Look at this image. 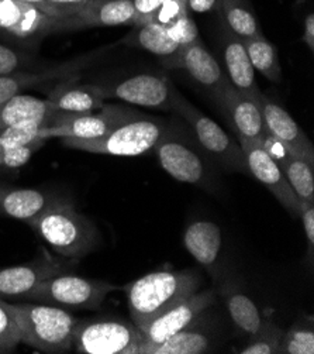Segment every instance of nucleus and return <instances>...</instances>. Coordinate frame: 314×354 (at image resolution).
<instances>
[{
	"label": "nucleus",
	"mask_w": 314,
	"mask_h": 354,
	"mask_svg": "<svg viewBox=\"0 0 314 354\" xmlns=\"http://www.w3.org/2000/svg\"><path fill=\"white\" fill-rule=\"evenodd\" d=\"M203 315V313H202ZM202 315L186 329L158 344H139L138 354H202L213 348V335L202 328Z\"/></svg>",
	"instance_id": "obj_23"
},
{
	"label": "nucleus",
	"mask_w": 314,
	"mask_h": 354,
	"mask_svg": "<svg viewBox=\"0 0 314 354\" xmlns=\"http://www.w3.org/2000/svg\"><path fill=\"white\" fill-rule=\"evenodd\" d=\"M55 113L48 99L19 93L0 106V129L24 123L50 126Z\"/></svg>",
	"instance_id": "obj_25"
},
{
	"label": "nucleus",
	"mask_w": 314,
	"mask_h": 354,
	"mask_svg": "<svg viewBox=\"0 0 314 354\" xmlns=\"http://www.w3.org/2000/svg\"><path fill=\"white\" fill-rule=\"evenodd\" d=\"M106 99L144 106L157 111H173L177 88L159 74H135L113 82H99Z\"/></svg>",
	"instance_id": "obj_12"
},
{
	"label": "nucleus",
	"mask_w": 314,
	"mask_h": 354,
	"mask_svg": "<svg viewBox=\"0 0 314 354\" xmlns=\"http://www.w3.org/2000/svg\"><path fill=\"white\" fill-rule=\"evenodd\" d=\"M199 150L196 141L193 143L179 126L168 123L153 151H155L161 167L173 180L212 191L210 171Z\"/></svg>",
	"instance_id": "obj_8"
},
{
	"label": "nucleus",
	"mask_w": 314,
	"mask_h": 354,
	"mask_svg": "<svg viewBox=\"0 0 314 354\" xmlns=\"http://www.w3.org/2000/svg\"><path fill=\"white\" fill-rule=\"evenodd\" d=\"M222 58L224 74L228 84L238 92L257 99L259 88L255 80V69L250 61L246 46L233 35L224 31L222 37Z\"/></svg>",
	"instance_id": "obj_21"
},
{
	"label": "nucleus",
	"mask_w": 314,
	"mask_h": 354,
	"mask_svg": "<svg viewBox=\"0 0 314 354\" xmlns=\"http://www.w3.org/2000/svg\"><path fill=\"white\" fill-rule=\"evenodd\" d=\"M173 112L181 115L193 131L197 147L228 172L250 174L238 141L230 137L215 120L207 118L177 91L173 97Z\"/></svg>",
	"instance_id": "obj_5"
},
{
	"label": "nucleus",
	"mask_w": 314,
	"mask_h": 354,
	"mask_svg": "<svg viewBox=\"0 0 314 354\" xmlns=\"http://www.w3.org/2000/svg\"><path fill=\"white\" fill-rule=\"evenodd\" d=\"M47 253L27 264L0 268V298H26L43 281L61 274L68 266Z\"/></svg>",
	"instance_id": "obj_17"
},
{
	"label": "nucleus",
	"mask_w": 314,
	"mask_h": 354,
	"mask_svg": "<svg viewBox=\"0 0 314 354\" xmlns=\"http://www.w3.org/2000/svg\"><path fill=\"white\" fill-rule=\"evenodd\" d=\"M279 167L284 171L297 199L314 203V167L292 154L279 162Z\"/></svg>",
	"instance_id": "obj_30"
},
{
	"label": "nucleus",
	"mask_w": 314,
	"mask_h": 354,
	"mask_svg": "<svg viewBox=\"0 0 314 354\" xmlns=\"http://www.w3.org/2000/svg\"><path fill=\"white\" fill-rule=\"evenodd\" d=\"M242 43L246 46L247 54L255 71H258L261 75L273 84H279L282 81L284 74L281 62H279L277 50L271 41L265 39V35Z\"/></svg>",
	"instance_id": "obj_29"
},
{
	"label": "nucleus",
	"mask_w": 314,
	"mask_h": 354,
	"mask_svg": "<svg viewBox=\"0 0 314 354\" xmlns=\"http://www.w3.org/2000/svg\"><path fill=\"white\" fill-rule=\"evenodd\" d=\"M188 15L189 12L186 6V0H165L162 6L153 16L150 23H155L162 27H169L170 24Z\"/></svg>",
	"instance_id": "obj_38"
},
{
	"label": "nucleus",
	"mask_w": 314,
	"mask_h": 354,
	"mask_svg": "<svg viewBox=\"0 0 314 354\" xmlns=\"http://www.w3.org/2000/svg\"><path fill=\"white\" fill-rule=\"evenodd\" d=\"M46 126L47 124L44 123H24L0 129V151L24 146L31 143V141L44 138L43 129Z\"/></svg>",
	"instance_id": "obj_34"
},
{
	"label": "nucleus",
	"mask_w": 314,
	"mask_h": 354,
	"mask_svg": "<svg viewBox=\"0 0 314 354\" xmlns=\"http://www.w3.org/2000/svg\"><path fill=\"white\" fill-rule=\"evenodd\" d=\"M119 290H123V287H117L109 281L61 272L43 281L26 298L62 309L96 310L112 292Z\"/></svg>",
	"instance_id": "obj_7"
},
{
	"label": "nucleus",
	"mask_w": 314,
	"mask_h": 354,
	"mask_svg": "<svg viewBox=\"0 0 314 354\" xmlns=\"http://www.w3.org/2000/svg\"><path fill=\"white\" fill-rule=\"evenodd\" d=\"M165 28L168 31L169 37L181 47H186L192 43L202 40L197 26H196L195 20L190 17V15L179 19L178 21H175Z\"/></svg>",
	"instance_id": "obj_37"
},
{
	"label": "nucleus",
	"mask_w": 314,
	"mask_h": 354,
	"mask_svg": "<svg viewBox=\"0 0 314 354\" xmlns=\"http://www.w3.org/2000/svg\"><path fill=\"white\" fill-rule=\"evenodd\" d=\"M48 140L40 138L36 141H31L28 145L13 147L9 150L0 151V169L6 168V169H17L27 164L30 158L36 154Z\"/></svg>",
	"instance_id": "obj_36"
},
{
	"label": "nucleus",
	"mask_w": 314,
	"mask_h": 354,
	"mask_svg": "<svg viewBox=\"0 0 314 354\" xmlns=\"http://www.w3.org/2000/svg\"><path fill=\"white\" fill-rule=\"evenodd\" d=\"M168 123L159 118L139 112L123 122L106 136L95 140L61 138L63 146L92 154L116 157H137L153 151Z\"/></svg>",
	"instance_id": "obj_4"
},
{
	"label": "nucleus",
	"mask_w": 314,
	"mask_h": 354,
	"mask_svg": "<svg viewBox=\"0 0 314 354\" xmlns=\"http://www.w3.org/2000/svg\"><path fill=\"white\" fill-rule=\"evenodd\" d=\"M284 337V329L279 328L275 322L266 319L258 333L250 336V342L244 346L239 354H277L281 348Z\"/></svg>",
	"instance_id": "obj_32"
},
{
	"label": "nucleus",
	"mask_w": 314,
	"mask_h": 354,
	"mask_svg": "<svg viewBox=\"0 0 314 354\" xmlns=\"http://www.w3.org/2000/svg\"><path fill=\"white\" fill-rule=\"evenodd\" d=\"M237 137L262 145L269 133L257 99L234 89L230 84L213 96Z\"/></svg>",
	"instance_id": "obj_15"
},
{
	"label": "nucleus",
	"mask_w": 314,
	"mask_h": 354,
	"mask_svg": "<svg viewBox=\"0 0 314 354\" xmlns=\"http://www.w3.org/2000/svg\"><path fill=\"white\" fill-rule=\"evenodd\" d=\"M89 0H48L54 15L59 19H68L78 9L86 5Z\"/></svg>",
	"instance_id": "obj_41"
},
{
	"label": "nucleus",
	"mask_w": 314,
	"mask_h": 354,
	"mask_svg": "<svg viewBox=\"0 0 314 354\" xmlns=\"http://www.w3.org/2000/svg\"><path fill=\"white\" fill-rule=\"evenodd\" d=\"M21 343L41 353L61 354L74 348L78 319L62 308L47 304H10Z\"/></svg>",
	"instance_id": "obj_3"
},
{
	"label": "nucleus",
	"mask_w": 314,
	"mask_h": 354,
	"mask_svg": "<svg viewBox=\"0 0 314 354\" xmlns=\"http://www.w3.org/2000/svg\"><path fill=\"white\" fill-rule=\"evenodd\" d=\"M257 102L261 108L268 133L288 149V151L307 161L314 167V147L307 134L295 122V119L276 102L259 92Z\"/></svg>",
	"instance_id": "obj_16"
},
{
	"label": "nucleus",
	"mask_w": 314,
	"mask_h": 354,
	"mask_svg": "<svg viewBox=\"0 0 314 354\" xmlns=\"http://www.w3.org/2000/svg\"><path fill=\"white\" fill-rule=\"evenodd\" d=\"M216 302V292L206 290L195 292L177 305L166 309L148 324L137 328L143 336V344H158L190 326L197 317Z\"/></svg>",
	"instance_id": "obj_13"
},
{
	"label": "nucleus",
	"mask_w": 314,
	"mask_h": 354,
	"mask_svg": "<svg viewBox=\"0 0 314 354\" xmlns=\"http://www.w3.org/2000/svg\"><path fill=\"white\" fill-rule=\"evenodd\" d=\"M65 20L17 0H0V41L39 53L47 37L65 32Z\"/></svg>",
	"instance_id": "obj_6"
},
{
	"label": "nucleus",
	"mask_w": 314,
	"mask_h": 354,
	"mask_svg": "<svg viewBox=\"0 0 314 354\" xmlns=\"http://www.w3.org/2000/svg\"><path fill=\"white\" fill-rule=\"evenodd\" d=\"M0 354H2V351H0Z\"/></svg>",
	"instance_id": "obj_45"
},
{
	"label": "nucleus",
	"mask_w": 314,
	"mask_h": 354,
	"mask_svg": "<svg viewBox=\"0 0 314 354\" xmlns=\"http://www.w3.org/2000/svg\"><path fill=\"white\" fill-rule=\"evenodd\" d=\"M165 68L185 71L190 80L210 93L212 97L228 85L222 65L208 53L202 40L184 47L178 57Z\"/></svg>",
	"instance_id": "obj_18"
},
{
	"label": "nucleus",
	"mask_w": 314,
	"mask_h": 354,
	"mask_svg": "<svg viewBox=\"0 0 314 354\" xmlns=\"http://www.w3.org/2000/svg\"><path fill=\"white\" fill-rule=\"evenodd\" d=\"M143 336L134 324L121 319L78 321L74 348L79 354H138Z\"/></svg>",
	"instance_id": "obj_9"
},
{
	"label": "nucleus",
	"mask_w": 314,
	"mask_h": 354,
	"mask_svg": "<svg viewBox=\"0 0 314 354\" xmlns=\"http://www.w3.org/2000/svg\"><path fill=\"white\" fill-rule=\"evenodd\" d=\"M303 43L313 53L314 50V15L308 13L303 20Z\"/></svg>",
	"instance_id": "obj_43"
},
{
	"label": "nucleus",
	"mask_w": 314,
	"mask_h": 354,
	"mask_svg": "<svg viewBox=\"0 0 314 354\" xmlns=\"http://www.w3.org/2000/svg\"><path fill=\"white\" fill-rule=\"evenodd\" d=\"M119 26H137L133 0H89L65 20V32Z\"/></svg>",
	"instance_id": "obj_19"
},
{
	"label": "nucleus",
	"mask_w": 314,
	"mask_h": 354,
	"mask_svg": "<svg viewBox=\"0 0 314 354\" xmlns=\"http://www.w3.org/2000/svg\"><path fill=\"white\" fill-rule=\"evenodd\" d=\"M216 13L224 31L241 41L264 35L251 0H220Z\"/></svg>",
	"instance_id": "obj_27"
},
{
	"label": "nucleus",
	"mask_w": 314,
	"mask_h": 354,
	"mask_svg": "<svg viewBox=\"0 0 314 354\" xmlns=\"http://www.w3.org/2000/svg\"><path fill=\"white\" fill-rule=\"evenodd\" d=\"M139 112L119 104H104L101 109L89 113L57 112L51 124L43 129L44 138H81L95 140L110 133L123 122Z\"/></svg>",
	"instance_id": "obj_10"
},
{
	"label": "nucleus",
	"mask_w": 314,
	"mask_h": 354,
	"mask_svg": "<svg viewBox=\"0 0 314 354\" xmlns=\"http://www.w3.org/2000/svg\"><path fill=\"white\" fill-rule=\"evenodd\" d=\"M220 0H186L188 12L195 15H206L216 12Z\"/></svg>",
	"instance_id": "obj_42"
},
{
	"label": "nucleus",
	"mask_w": 314,
	"mask_h": 354,
	"mask_svg": "<svg viewBox=\"0 0 314 354\" xmlns=\"http://www.w3.org/2000/svg\"><path fill=\"white\" fill-rule=\"evenodd\" d=\"M184 244L189 254L203 267L213 268L222 250L220 227L208 221H196L188 226Z\"/></svg>",
	"instance_id": "obj_26"
},
{
	"label": "nucleus",
	"mask_w": 314,
	"mask_h": 354,
	"mask_svg": "<svg viewBox=\"0 0 314 354\" xmlns=\"http://www.w3.org/2000/svg\"><path fill=\"white\" fill-rule=\"evenodd\" d=\"M17 2L31 5V6H34V8L40 9L41 12H44V13H46V15H48V16L57 17V16L54 15V12H52V9H51L50 3H48V0H17ZM57 19H59V17H57Z\"/></svg>",
	"instance_id": "obj_44"
},
{
	"label": "nucleus",
	"mask_w": 314,
	"mask_h": 354,
	"mask_svg": "<svg viewBox=\"0 0 314 354\" xmlns=\"http://www.w3.org/2000/svg\"><path fill=\"white\" fill-rule=\"evenodd\" d=\"M81 77L58 82L48 93L52 109L59 113H89L101 109L106 104L103 88L99 84H79Z\"/></svg>",
	"instance_id": "obj_20"
},
{
	"label": "nucleus",
	"mask_w": 314,
	"mask_h": 354,
	"mask_svg": "<svg viewBox=\"0 0 314 354\" xmlns=\"http://www.w3.org/2000/svg\"><path fill=\"white\" fill-rule=\"evenodd\" d=\"M119 44L151 53L161 58L164 66L175 59L184 48L169 37L165 27L155 23L133 26L131 31L119 41Z\"/></svg>",
	"instance_id": "obj_24"
},
{
	"label": "nucleus",
	"mask_w": 314,
	"mask_h": 354,
	"mask_svg": "<svg viewBox=\"0 0 314 354\" xmlns=\"http://www.w3.org/2000/svg\"><path fill=\"white\" fill-rule=\"evenodd\" d=\"M248 172L279 201L295 218H299V199L289 185L284 171L268 154V151L255 141L238 137Z\"/></svg>",
	"instance_id": "obj_14"
},
{
	"label": "nucleus",
	"mask_w": 314,
	"mask_h": 354,
	"mask_svg": "<svg viewBox=\"0 0 314 354\" xmlns=\"http://www.w3.org/2000/svg\"><path fill=\"white\" fill-rule=\"evenodd\" d=\"M113 46H104L90 53L63 62L50 64L36 71H20V73L0 75V106L10 97L23 93L31 88H40L52 82H61L74 77H81L84 71L90 68L106 54Z\"/></svg>",
	"instance_id": "obj_11"
},
{
	"label": "nucleus",
	"mask_w": 314,
	"mask_h": 354,
	"mask_svg": "<svg viewBox=\"0 0 314 354\" xmlns=\"http://www.w3.org/2000/svg\"><path fill=\"white\" fill-rule=\"evenodd\" d=\"M299 218L303 222V229L308 244V253L311 256L314 250V203L299 201Z\"/></svg>",
	"instance_id": "obj_39"
},
{
	"label": "nucleus",
	"mask_w": 314,
	"mask_h": 354,
	"mask_svg": "<svg viewBox=\"0 0 314 354\" xmlns=\"http://www.w3.org/2000/svg\"><path fill=\"white\" fill-rule=\"evenodd\" d=\"M21 343V333L10 304L0 298V351L12 353Z\"/></svg>",
	"instance_id": "obj_35"
},
{
	"label": "nucleus",
	"mask_w": 314,
	"mask_h": 354,
	"mask_svg": "<svg viewBox=\"0 0 314 354\" xmlns=\"http://www.w3.org/2000/svg\"><path fill=\"white\" fill-rule=\"evenodd\" d=\"M51 249L69 260H79L95 252L100 244L96 225L66 199L47 209L27 223Z\"/></svg>",
	"instance_id": "obj_2"
},
{
	"label": "nucleus",
	"mask_w": 314,
	"mask_h": 354,
	"mask_svg": "<svg viewBox=\"0 0 314 354\" xmlns=\"http://www.w3.org/2000/svg\"><path fill=\"white\" fill-rule=\"evenodd\" d=\"M37 53L21 50L0 41V75H9L20 71H36L48 66Z\"/></svg>",
	"instance_id": "obj_31"
},
{
	"label": "nucleus",
	"mask_w": 314,
	"mask_h": 354,
	"mask_svg": "<svg viewBox=\"0 0 314 354\" xmlns=\"http://www.w3.org/2000/svg\"><path fill=\"white\" fill-rule=\"evenodd\" d=\"M202 277L193 270H161L133 281L123 287L127 294L133 324L139 328L166 309L195 294Z\"/></svg>",
	"instance_id": "obj_1"
},
{
	"label": "nucleus",
	"mask_w": 314,
	"mask_h": 354,
	"mask_svg": "<svg viewBox=\"0 0 314 354\" xmlns=\"http://www.w3.org/2000/svg\"><path fill=\"white\" fill-rule=\"evenodd\" d=\"M164 2L165 0H133L134 12L137 15V26L150 23Z\"/></svg>",
	"instance_id": "obj_40"
},
{
	"label": "nucleus",
	"mask_w": 314,
	"mask_h": 354,
	"mask_svg": "<svg viewBox=\"0 0 314 354\" xmlns=\"http://www.w3.org/2000/svg\"><path fill=\"white\" fill-rule=\"evenodd\" d=\"M223 298L231 321L242 333L254 336L261 330L266 319L251 298L239 291H224Z\"/></svg>",
	"instance_id": "obj_28"
},
{
	"label": "nucleus",
	"mask_w": 314,
	"mask_h": 354,
	"mask_svg": "<svg viewBox=\"0 0 314 354\" xmlns=\"http://www.w3.org/2000/svg\"><path fill=\"white\" fill-rule=\"evenodd\" d=\"M61 201L63 198L39 189L0 187V215L28 223Z\"/></svg>",
	"instance_id": "obj_22"
},
{
	"label": "nucleus",
	"mask_w": 314,
	"mask_h": 354,
	"mask_svg": "<svg viewBox=\"0 0 314 354\" xmlns=\"http://www.w3.org/2000/svg\"><path fill=\"white\" fill-rule=\"evenodd\" d=\"M281 354H314V329L311 322L304 321L293 325L288 332H284L281 342Z\"/></svg>",
	"instance_id": "obj_33"
}]
</instances>
